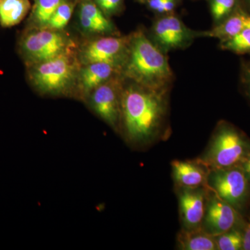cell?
<instances>
[{
	"label": "cell",
	"mask_w": 250,
	"mask_h": 250,
	"mask_svg": "<svg viewBox=\"0 0 250 250\" xmlns=\"http://www.w3.org/2000/svg\"><path fill=\"white\" fill-rule=\"evenodd\" d=\"M214 238L218 250L243 249V233L234 228L219 236H215Z\"/></svg>",
	"instance_id": "cell-20"
},
{
	"label": "cell",
	"mask_w": 250,
	"mask_h": 250,
	"mask_svg": "<svg viewBox=\"0 0 250 250\" xmlns=\"http://www.w3.org/2000/svg\"><path fill=\"white\" fill-rule=\"evenodd\" d=\"M122 95L121 83L118 79L112 77L95 88L90 98L95 113L116 130L121 121Z\"/></svg>",
	"instance_id": "cell-8"
},
{
	"label": "cell",
	"mask_w": 250,
	"mask_h": 250,
	"mask_svg": "<svg viewBox=\"0 0 250 250\" xmlns=\"http://www.w3.org/2000/svg\"><path fill=\"white\" fill-rule=\"evenodd\" d=\"M240 81L245 95L250 101V63L249 62H241L240 69Z\"/></svg>",
	"instance_id": "cell-23"
},
{
	"label": "cell",
	"mask_w": 250,
	"mask_h": 250,
	"mask_svg": "<svg viewBox=\"0 0 250 250\" xmlns=\"http://www.w3.org/2000/svg\"><path fill=\"white\" fill-rule=\"evenodd\" d=\"M200 188H182L179 192V208L184 229L201 228L206 208V192Z\"/></svg>",
	"instance_id": "cell-11"
},
{
	"label": "cell",
	"mask_w": 250,
	"mask_h": 250,
	"mask_svg": "<svg viewBox=\"0 0 250 250\" xmlns=\"http://www.w3.org/2000/svg\"><path fill=\"white\" fill-rule=\"evenodd\" d=\"M167 91L138 83L123 90L121 120L129 142L145 144L160 133L167 114Z\"/></svg>",
	"instance_id": "cell-1"
},
{
	"label": "cell",
	"mask_w": 250,
	"mask_h": 250,
	"mask_svg": "<svg viewBox=\"0 0 250 250\" xmlns=\"http://www.w3.org/2000/svg\"><path fill=\"white\" fill-rule=\"evenodd\" d=\"M248 4H249L250 8V0H248ZM248 12L250 13V11H248Z\"/></svg>",
	"instance_id": "cell-30"
},
{
	"label": "cell",
	"mask_w": 250,
	"mask_h": 250,
	"mask_svg": "<svg viewBox=\"0 0 250 250\" xmlns=\"http://www.w3.org/2000/svg\"><path fill=\"white\" fill-rule=\"evenodd\" d=\"M81 26L84 30L94 33H111L114 31L113 23L105 17L98 6L90 1L81 5Z\"/></svg>",
	"instance_id": "cell-15"
},
{
	"label": "cell",
	"mask_w": 250,
	"mask_h": 250,
	"mask_svg": "<svg viewBox=\"0 0 250 250\" xmlns=\"http://www.w3.org/2000/svg\"><path fill=\"white\" fill-rule=\"evenodd\" d=\"M249 183L241 166L210 170L207 179V187L236 210L246 201Z\"/></svg>",
	"instance_id": "cell-6"
},
{
	"label": "cell",
	"mask_w": 250,
	"mask_h": 250,
	"mask_svg": "<svg viewBox=\"0 0 250 250\" xmlns=\"http://www.w3.org/2000/svg\"><path fill=\"white\" fill-rule=\"evenodd\" d=\"M30 9L29 0H0V26L10 28L17 25Z\"/></svg>",
	"instance_id": "cell-16"
},
{
	"label": "cell",
	"mask_w": 250,
	"mask_h": 250,
	"mask_svg": "<svg viewBox=\"0 0 250 250\" xmlns=\"http://www.w3.org/2000/svg\"><path fill=\"white\" fill-rule=\"evenodd\" d=\"M121 2V0H107L101 8L106 12H112L117 9Z\"/></svg>",
	"instance_id": "cell-24"
},
{
	"label": "cell",
	"mask_w": 250,
	"mask_h": 250,
	"mask_svg": "<svg viewBox=\"0 0 250 250\" xmlns=\"http://www.w3.org/2000/svg\"><path fill=\"white\" fill-rule=\"evenodd\" d=\"M248 28H250V13L238 6L228 18L215 24L211 30L202 32V36L215 38L221 41L233 37Z\"/></svg>",
	"instance_id": "cell-13"
},
{
	"label": "cell",
	"mask_w": 250,
	"mask_h": 250,
	"mask_svg": "<svg viewBox=\"0 0 250 250\" xmlns=\"http://www.w3.org/2000/svg\"><path fill=\"white\" fill-rule=\"evenodd\" d=\"M67 45L62 34L47 29L24 34L20 39L18 48L26 62L36 64L65 53Z\"/></svg>",
	"instance_id": "cell-5"
},
{
	"label": "cell",
	"mask_w": 250,
	"mask_h": 250,
	"mask_svg": "<svg viewBox=\"0 0 250 250\" xmlns=\"http://www.w3.org/2000/svg\"><path fill=\"white\" fill-rule=\"evenodd\" d=\"M220 47L223 50L237 54H250V28L233 37L220 41Z\"/></svg>",
	"instance_id": "cell-19"
},
{
	"label": "cell",
	"mask_w": 250,
	"mask_h": 250,
	"mask_svg": "<svg viewBox=\"0 0 250 250\" xmlns=\"http://www.w3.org/2000/svg\"><path fill=\"white\" fill-rule=\"evenodd\" d=\"M172 174L176 183L186 188H196L207 186L209 169L200 160L172 162Z\"/></svg>",
	"instance_id": "cell-12"
},
{
	"label": "cell",
	"mask_w": 250,
	"mask_h": 250,
	"mask_svg": "<svg viewBox=\"0 0 250 250\" xmlns=\"http://www.w3.org/2000/svg\"><path fill=\"white\" fill-rule=\"evenodd\" d=\"M129 39L124 37H104L90 42L82 52L87 63L106 62L118 65L127 52Z\"/></svg>",
	"instance_id": "cell-10"
},
{
	"label": "cell",
	"mask_w": 250,
	"mask_h": 250,
	"mask_svg": "<svg viewBox=\"0 0 250 250\" xmlns=\"http://www.w3.org/2000/svg\"><path fill=\"white\" fill-rule=\"evenodd\" d=\"M73 13V6L71 3L62 1L56 10L49 21L47 29L59 30L63 29L68 24Z\"/></svg>",
	"instance_id": "cell-21"
},
{
	"label": "cell",
	"mask_w": 250,
	"mask_h": 250,
	"mask_svg": "<svg viewBox=\"0 0 250 250\" xmlns=\"http://www.w3.org/2000/svg\"><path fill=\"white\" fill-rule=\"evenodd\" d=\"M237 220L238 213L236 208L214 194L206 204L201 229L215 237L234 228Z\"/></svg>",
	"instance_id": "cell-9"
},
{
	"label": "cell",
	"mask_w": 250,
	"mask_h": 250,
	"mask_svg": "<svg viewBox=\"0 0 250 250\" xmlns=\"http://www.w3.org/2000/svg\"><path fill=\"white\" fill-rule=\"evenodd\" d=\"M153 42L163 51L169 52L190 45L202 32L191 30L174 15H166L158 19L152 29Z\"/></svg>",
	"instance_id": "cell-7"
},
{
	"label": "cell",
	"mask_w": 250,
	"mask_h": 250,
	"mask_svg": "<svg viewBox=\"0 0 250 250\" xmlns=\"http://www.w3.org/2000/svg\"><path fill=\"white\" fill-rule=\"evenodd\" d=\"M243 233V249L250 250V220L247 223Z\"/></svg>",
	"instance_id": "cell-25"
},
{
	"label": "cell",
	"mask_w": 250,
	"mask_h": 250,
	"mask_svg": "<svg viewBox=\"0 0 250 250\" xmlns=\"http://www.w3.org/2000/svg\"><path fill=\"white\" fill-rule=\"evenodd\" d=\"M106 1H107V0H96L97 3H98L100 7H101Z\"/></svg>",
	"instance_id": "cell-29"
},
{
	"label": "cell",
	"mask_w": 250,
	"mask_h": 250,
	"mask_svg": "<svg viewBox=\"0 0 250 250\" xmlns=\"http://www.w3.org/2000/svg\"><path fill=\"white\" fill-rule=\"evenodd\" d=\"M179 248L184 250H218L214 237L202 229H184L177 237Z\"/></svg>",
	"instance_id": "cell-17"
},
{
	"label": "cell",
	"mask_w": 250,
	"mask_h": 250,
	"mask_svg": "<svg viewBox=\"0 0 250 250\" xmlns=\"http://www.w3.org/2000/svg\"><path fill=\"white\" fill-rule=\"evenodd\" d=\"M166 0H147L148 6L152 11L159 13Z\"/></svg>",
	"instance_id": "cell-27"
},
{
	"label": "cell",
	"mask_w": 250,
	"mask_h": 250,
	"mask_svg": "<svg viewBox=\"0 0 250 250\" xmlns=\"http://www.w3.org/2000/svg\"><path fill=\"white\" fill-rule=\"evenodd\" d=\"M63 0H35L32 21L36 25L47 28L51 18Z\"/></svg>",
	"instance_id": "cell-18"
},
{
	"label": "cell",
	"mask_w": 250,
	"mask_h": 250,
	"mask_svg": "<svg viewBox=\"0 0 250 250\" xmlns=\"http://www.w3.org/2000/svg\"><path fill=\"white\" fill-rule=\"evenodd\" d=\"M250 153V141L229 123L218 125L209 146L199 159L209 170L240 166Z\"/></svg>",
	"instance_id": "cell-3"
},
{
	"label": "cell",
	"mask_w": 250,
	"mask_h": 250,
	"mask_svg": "<svg viewBox=\"0 0 250 250\" xmlns=\"http://www.w3.org/2000/svg\"><path fill=\"white\" fill-rule=\"evenodd\" d=\"M176 7V0H166V2L163 5L159 14H167L172 12Z\"/></svg>",
	"instance_id": "cell-26"
},
{
	"label": "cell",
	"mask_w": 250,
	"mask_h": 250,
	"mask_svg": "<svg viewBox=\"0 0 250 250\" xmlns=\"http://www.w3.org/2000/svg\"></svg>",
	"instance_id": "cell-31"
},
{
	"label": "cell",
	"mask_w": 250,
	"mask_h": 250,
	"mask_svg": "<svg viewBox=\"0 0 250 250\" xmlns=\"http://www.w3.org/2000/svg\"><path fill=\"white\" fill-rule=\"evenodd\" d=\"M238 7V0H211L210 2V11L216 24L228 18Z\"/></svg>",
	"instance_id": "cell-22"
},
{
	"label": "cell",
	"mask_w": 250,
	"mask_h": 250,
	"mask_svg": "<svg viewBox=\"0 0 250 250\" xmlns=\"http://www.w3.org/2000/svg\"><path fill=\"white\" fill-rule=\"evenodd\" d=\"M125 73L138 84L167 90L173 80L166 53L142 31L129 39Z\"/></svg>",
	"instance_id": "cell-2"
},
{
	"label": "cell",
	"mask_w": 250,
	"mask_h": 250,
	"mask_svg": "<svg viewBox=\"0 0 250 250\" xmlns=\"http://www.w3.org/2000/svg\"><path fill=\"white\" fill-rule=\"evenodd\" d=\"M118 65L106 62L88 63L82 70L80 82L85 93H89L113 77L118 70Z\"/></svg>",
	"instance_id": "cell-14"
},
{
	"label": "cell",
	"mask_w": 250,
	"mask_h": 250,
	"mask_svg": "<svg viewBox=\"0 0 250 250\" xmlns=\"http://www.w3.org/2000/svg\"><path fill=\"white\" fill-rule=\"evenodd\" d=\"M73 75V64L65 53L38 62L29 72L33 85L46 93H58L66 89Z\"/></svg>",
	"instance_id": "cell-4"
},
{
	"label": "cell",
	"mask_w": 250,
	"mask_h": 250,
	"mask_svg": "<svg viewBox=\"0 0 250 250\" xmlns=\"http://www.w3.org/2000/svg\"><path fill=\"white\" fill-rule=\"evenodd\" d=\"M240 166L246 174L248 182H250V153Z\"/></svg>",
	"instance_id": "cell-28"
}]
</instances>
